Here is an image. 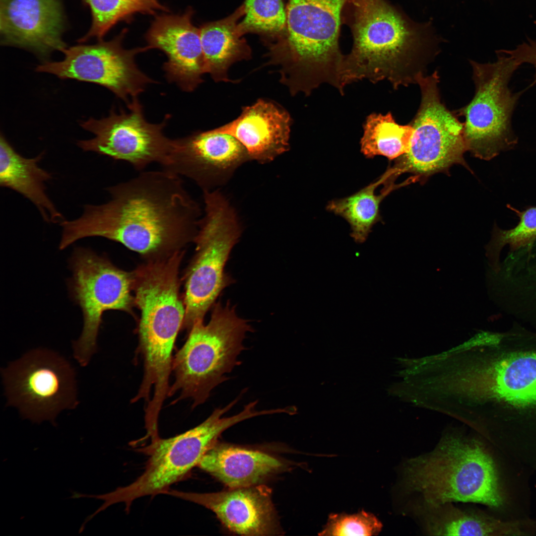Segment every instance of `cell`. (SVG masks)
Here are the masks:
<instances>
[{"label":"cell","instance_id":"cell-1","mask_svg":"<svg viewBox=\"0 0 536 536\" xmlns=\"http://www.w3.org/2000/svg\"><path fill=\"white\" fill-rule=\"evenodd\" d=\"M106 190L107 202L86 204L78 218L60 223V249L101 237L141 254H155L179 250L194 241L201 210L180 176L164 169L143 171Z\"/></svg>","mask_w":536,"mask_h":536},{"label":"cell","instance_id":"cell-2","mask_svg":"<svg viewBox=\"0 0 536 536\" xmlns=\"http://www.w3.org/2000/svg\"><path fill=\"white\" fill-rule=\"evenodd\" d=\"M353 47L345 56L346 85L387 80L395 89L416 84L438 53L434 40L383 0H347Z\"/></svg>","mask_w":536,"mask_h":536},{"label":"cell","instance_id":"cell-3","mask_svg":"<svg viewBox=\"0 0 536 536\" xmlns=\"http://www.w3.org/2000/svg\"><path fill=\"white\" fill-rule=\"evenodd\" d=\"M346 1L288 0L284 32L267 44V64L279 67L280 81L292 95H309L324 83L343 94L345 56L338 39Z\"/></svg>","mask_w":536,"mask_h":536},{"label":"cell","instance_id":"cell-4","mask_svg":"<svg viewBox=\"0 0 536 536\" xmlns=\"http://www.w3.org/2000/svg\"><path fill=\"white\" fill-rule=\"evenodd\" d=\"M403 482L427 506L463 502L499 508L504 503L491 455L477 439L457 430L445 434L432 451L406 461Z\"/></svg>","mask_w":536,"mask_h":536},{"label":"cell","instance_id":"cell-5","mask_svg":"<svg viewBox=\"0 0 536 536\" xmlns=\"http://www.w3.org/2000/svg\"><path fill=\"white\" fill-rule=\"evenodd\" d=\"M253 331L228 302L214 304L209 322L199 320L192 326L173 359L175 380L168 397L179 393L176 401L191 398L193 407L203 403L215 387L227 380L225 374L241 363L237 358L245 349L243 340Z\"/></svg>","mask_w":536,"mask_h":536},{"label":"cell","instance_id":"cell-6","mask_svg":"<svg viewBox=\"0 0 536 536\" xmlns=\"http://www.w3.org/2000/svg\"><path fill=\"white\" fill-rule=\"evenodd\" d=\"M182 256L179 250L175 251L133 273L134 301L141 314L139 349L143 377L151 382H165L172 372V352L185 316L179 289Z\"/></svg>","mask_w":536,"mask_h":536},{"label":"cell","instance_id":"cell-7","mask_svg":"<svg viewBox=\"0 0 536 536\" xmlns=\"http://www.w3.org/2000/svg\"><path fill=\"white\" fill-rule=\"evenodd\" d=\"M238 401L236 399L225 407L215 409L201 423L179 435L165 439L159 435L150 438L148 445L139 449L148 457L143 472L128 485L96 495L97 499L104 501L99 510L124 503L128 512L136 499L165 494L172 485L186 478L224 431L253 416L252 410L244 406L234 415L221 417Z\"/></svg>","mask_w":536,"mask_h":536},{"label":"cell","instance_id":"cell-8","mask_svg":"<svg viewBox=\"0 0 536 536\" xmlns=\"http://www.w3.org/2000/svg\"><path fill=\"white\" fill-rule=\"evenodd\" d=\"M496 53L497 60L492 63L470 61L475 93L469 104L456 112L465 118L467 151L485 160L512 149L518 141L512 118L522 92L513 93L509 84L521 65L507 55Z\"/></svg>","mask_w":536,"mask_h":536},{"label":"cell","instance_id":"cell-9","mask_svg":"<svg viewBox=\"0 0 536 536\" xmlns=\"http://www.w3.org/2000/svg\"><path fill=\"white\" fill-rule=\"evenodd\" d=\"M204 215L194 241L196 253L185 283L183 325L190 330L203 318L221 291L232 280L224 267L241 234L237 215L218 191H203Z\"/></svg>","mask_w":536,"mask_h":536},{"label":"cell","instance_id":"cell-10","mask_svg":"<svg viewBox=\"0 0 536 536\" xmlns=\"http://www.w3.org/2000/svg\"><path fill=\"white\" fill-rule=\"evenodd\" d=\"M439 82L437 70L420 76L417 81L420 103L410 123L413 132L408 149L390 169L393 178L409 173L422 182L436 173H448L455 164L471 171L464 157L467 148L463 123L442 102Z\"/></svg>","mask_w":536,"mask_h":536},{"label":"cell","instance_id":"cell-11","mask_svg":"<svg viewBox=\"0 0 536 536\" xmlns=\"http://www.w3.org/2000/svg\"><path fill=\"white\" fill-rule=\"evenodd\" d=\"M1 375L7 404L33 422L55 424L62 410L78 404L74 369L51 350L29 351L2 369Z\"/></svg>","mask_w":536,"mask_h":536},{"label":"cell","instance_id":"cell-12","mask_svg":"<svg viewBox=\"0 0 536 536\" xmlns=\"http://www.w3.org/2000/svg\"><path fill=\"white\" fill-rule=\"evenodd\" d=\"M72 276L68 288L82 311L83 325L73 343L74 358L87 365L96 351L97 338L103 313L109 310L130 311L134 298L133 273L118 268L92 250L77 248L70 260Z\"/></svg>","mask_w":536,"mask_h":536},{"label":"cell","instance_id":"cell-13","mask_svg":"<svg viewBox=\"0 0 536 536\" xmlns=\"http://www.w3.org/2000/svg\"><path fill=\"white\" fill-rule=\"evenodd\" d=\"M126 31L109 41L100 40L91 45L66 48L64 59L59 62L45 61L36 71L54 74L61 79H72L102 85L128 105L142 93L152 79L138 67L137 54L150 49L148 46L127 50L122 41Z\"/></svg>","mask_w":536,"mask_h":536},{"label":"cell","instance_id":"cell-14","mask_svg":"<svg viewBox=\"0 0 536 536\" xmlns=\"http://www.w3.org/2000/svg\"><path fill=\"white\" fill-rule=\"evenodd\" d=\"M128 106L127 112L112 110L106 118L82 122L81 127L94 137L78 140V146L84 151L126 161L139 171L153 163L163 166L174 144V139L163 133L168 116L161 123H150L137 99Z\"/></svg>","mask_w":536,"mask_h":536},{"label":"cell","instance_id":"cell-15","mask_svg":"<svg viewBox=\"0 0 536 536\" xmlns=\"http://www.w3.org/2000/svg\"><path fill=\"white\" fill-rule=\"evenodd\" d=\"M249 160L246 148L236 138L209 130L174 139L163 168L192 180L203 191H210L226 182Z\"/></svg>","mask_w":536,"mask_h":536},{"label":"cell","instance_id":"cell-16","mask_svg":"<svg viewBox=\"0 0 536 536\" xmlns=\"http://www.w3.org/2000/svg\"><path fill=\"white\" fill-rule=\"evenodd\" d=\"M1 44L22 48L43 59L67 48L60 0H0Z\"/></svg>","mask_w":536,"mask_h":536},{"label":"cell","instance_id":"cell-17","mask_svg":"<svg viewBox=\"0 0 536 536\" xmlns=\"http://www.w3.org/2000/svg\"><path fill=\"white\" fill-rule=\"evenodd\" d=\"M192 15L189 9L181 15L157 16L146 35L150 48L167 57L163 65L167 79L186 92L197 88L206 73L200 28L193 24Z\"/></svg>","mask_w":536,"mask_h":536},{"label":"cell","instance_id":"cell-18","mask_svg":"<svg viewBox=\"0 0 536 536\" xmlns=\"http://www.w3.org/2000/svg\"><path fill=\"white\" fill-rule=\"evenodd\" d=\"M165 494L210 510L226 528L237 534L266 536L277 532L271 492L265 486L204 493L169 489Z\"/></svg>","mask_w":536,"mask_h":536},{"label":"cell","instance_id":"cell-19","mask_svg":"<svg viewBox=\"0 0 536 536\" xmlns=\"http://www.w3.org/2000/svg\"><path fill=\"white\" fill-rule=\"evenodd\" d=\"M292 120L277 105L264 99L244 107L240 116L214 133L230 134L246 148L250 160L273 161L289 149Z\"/></svg>","mask_w":536,"mask_h":536},{"label":"cell","instance_id":"cell-20","mask_svg":"<svg viewBox=\"0 0 536 536\" xmlns=\"http://www.w3.org/2000/svg\"><path fill=\"white\" fill-rule=\"evenodd\" d=\"M42 152L34 158L19 154L1 133L0 137V185L14 191L29 200L48 223H60L65 220L46 193V183L51 174L39 166Z\"/></svg>","mask_w":536,"mask_h":536},{"label":"cell","instance_id":"cell-21","mask_svg":"<svg viewBox=\"0 0 536 536\" xmlns=\"http://www.w3.org/2000/svg\"><path fill=\"white\" fill-rule=\"evenodd\" d=\"M282 466L278 460L264 452L216 443L198 465L231 488L254 485Z\"/></svg>","mask_w":536,"mask_h":536},{"label":"cell","instance_id":"cell-22","mask_svg":"<svg viewBox=\"0 0 536 536\" xmlns=\"http://www.w3.org/2000/svg\"><path fill=\"white\" fill-rule=\"evenodd\" d=\"M428 508L427 532L436 536H527L536 532V521H502L484 513L463 510L448 503Z\"/></svg>","mask_w":536,"mask_h":536},{"label":"cell","instance_id":"cell-23","mask_svg":"<svg viewBox=\"0 0 536 536\" xmlns=\"http://www.w3.org/2000/svg\"><path fill=\"white\" fill-rule=\"evenodd\" d=\"M244 14L242 4L230 16L200 28L206 73L215 82L231 81L228 74L230 67L251 58V48L239 26Z\"/></svg>","mask_w":536,"mask_h":536},{"label":"cell","instance_id":"cell-24","mask_svg":"<svg viewBox=\"0 0 536 536\" xmlns=\"http://www.w3.org/2000/svg\"><path fill=\"white\" fill-rule=\"evenodd\" d=\"M386 173L379 180L371 183L347 197L331 201L329 211L344 218L349 224L351 236L356 242L363 243L367 238L373 226L380 219L379 206L382 200L397 188L391 184L379 195L376 188L386 180Z\"/></svg>","mask_w":536,"mask_h":536},{"label":"cell","instance_id":"cell-25","mask_svg":"<svg viewBox=\"0 0 536 536\" xmlns=\"http://www.w3.org/2000/svg\"><path fill=\"white\" fill-rule=\"evenodd\" d=\"M363 129L360 144L364 155L370 158L382 155L390 160L397 159L407 151L413 132L410 123L399 125L391 112L370 114Z\"/></svg>","mask_w":536,"mask_h":536},{"label":"cell","instance_id":"cell-26","mask_svg":"<svg viewBox=\"0 0 536 536\" xmlns=\"http://www.w3.org/2000/svg\"><path fill=\"white\" fill-rule=\"evenodd\" d=\"M239 26L244 34L257 33L267 44L280 37L286 26V9L282 0H245Z\"/></svg>","mask_w":536,"mask_h":536},{"label":"cell","instance_id":"cell-27","mask_svg":"<svg viewBox=\"0 0 536 536\" xmlns=\"http://www.w3.org/2000/svg\"><path fill=\"white\" fill-rule=\"evenodd\" d=\"M90 9L92 24L88 33L78 41L83 42L91 38L100 41L116 24L128 20L138 12L152 14L154 12L134 0H82Z\"/></svg>","mask_w":536,"mask_h":536},{"label":"cell","instance_id":"cell-28","mask_svg":"<svg viewBox=\"0 0 536 536\" xmlns=\"http://www.w3.org/2000/svg\"><path fill=\"white\" fill-rule=\"evenodd\" d=\"M514 210L519 216L520 221L516 227L507 230L495 227L491 240L486 247L487 254L491 260L495 258L500 248L506 244L518 249L531 244L536 238V207L523 211Z\"/></svg>","mask_w":536,"mask_h":536},{"label":"cell","instance_id":"cell-29","mask_svg":"<svg viewBox=\"0 0 536 536\" xmlns=\"http://www.w3.org/2000/svg\"><path fill=\"white\" fill-rule=\"evenodd\" d=\"M381 523L373 514L362 511L354 514H333L319 534L321 536H376Z\"/></svg>","mask_w":536,"mask_h":536},{"label":"cell","instance_id":"cell-30","mask_svg":"<svg viewBox=\"0 0 536 536\" xmlns=\"http://www.w3.org/2000/svg\"><path fill=\"white\" fill-rule=\"evenodd\" d=\"M500 51L513 58L520 65L524 63L531 64L535 69L533 83H536V40L528 39L527 41L518 45L513 50H501Z\"/></svg>","mask_w":536,"mask_h":536},{"label":"cell","instance_id":"cell-31","mask_svg":"<svg viewBox=\"0 0 536 536\" xmlns=\"http://www.w3.org/2000/svg\"><path fill=\"white\" fill-rule=\"evenodd\" d=\"M140 4L147 7L153 11L156 10H166V8L162 5L157 0H134Z\"/></svg>","mask_w":536,"mask_h":536}]
</instances>
